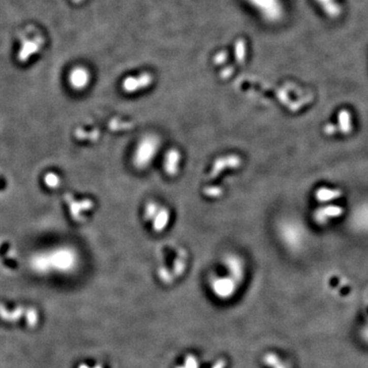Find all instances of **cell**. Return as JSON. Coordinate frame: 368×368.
Segmentation results:
<instances>
[{"mask_svg":"<svg viewBox=\"0 0 368 368\" xmlns=\"http://www.w3.org/2000/svg\"><path fill=\"white\" fill-rule=\"evenodd\" d=\"M161 140L156 134H145L136 143L132 152V165L137 170L147 169L157 158Z\"/></svg>","mask_w":368,"mask_h":368,"instance_id":"cell-1","label":"cell"},{"mask_svg":"<svg viewBox=\"0 0 368 368\" xmlns=\"http://www.w3.org/2000/svg\"><path fill=\"white\" fill-rule=\"evenodd\" d=\"M249 3L268 22L275 23L283 18L284 8L281 0H249Z\"/></svg>","mask_w":368,"mask_h":368,"instance_id":"cell-2","label":"cell"},{"mask_svg":"<svg viewBox=\"0 0 368 368\" xmlns=\"http://www.w3.org/2000/svg\"><path fill=\"white\" fill-rule=\"evenodd\" d=\"M304 228L297 222L287 221L282 223L280 228V233L283 240L288 243L290 247L299 246L304 237Z\"/></svg>","mask_w":368,"mask_h":368,"instance_id":"cell-3","label":"cell"},{"mask_svg":"<svg viewBox=\"0 0 368 368\" xmlns=\"http://www.w3.org/2000/svg\"><path fill=\"white\" fill-rule=\"evenodd\" d=\"M237 285L238 284L228 275L225 276V278H215L212 281L211 287L214 294L218 298L226 300L233 296L236 291Z\"/></svg>","mask_w":368,"mask_h":368,"instance_id":"cell-4","label":"cell"},{"mask_svg":"<svg viewBox=\"0 0 368 368\" xmlns=\"http://www.w3.org/2000/svg\"><path fill=\"white\" fill-rule=\"evenodd\" d=\"M152 84V76L149 73H142L136 77H127L122 83V88L126 94H135Z\"/></svg>","mask_w":368,"mask_h":368,"instance_id":"cell-5","label":"cell"},{"mask_svg":"<svg viewBox=\"0 0 368 368\" xmlns=\"http://www.w3.org/2000/svg\"><path fill=\"white\" fill-rule=\"evenodd\" d=\"M224 265L228 270L230 278L239 284L244 275V264L242 260L236 255L229 254L224 258Z\"/></svg>","mask_w":368,"mask_h":368,"instance_id":"cell-6","label":"cell"},{"mask_svg":"<svg viewBox=\"0 0 368 368\" xmlns=\"http://www.w3.org/2000/svg\"><path fill=\"white\" fill-rule=\"evenodd\" d=\"M344 213V210L340 206L328 205L317 209L313 215L315 222L319 225H325L330 220L339 218Z\"/></svg>","mask_w":368,"mask_h":368,"instance_id":"cell-7","label":"cell"},{"mask_svg":"<svg viewBox=\"0 0 368 368\" xmlns=\"http://www.w3.org/2000/svg\"><path fill=\"white\" fill-rule=\"evenodd\" d=\"M181 154L176 148H171L165 154L163 161V169L168 176H175L178 174L181 165Z\"/></svg>","mask_w":368,"mask_h":368,"instance_id":"cell-8","label":"cell"},{"mask_svg":"<svg viewBox=\"0 0 368 368\" xmlns=\"http://www.w3.org/2000/svg\"><path fill=\"white\" fill-rule=\"evenodd\" d=\"M171 220V212L168 208L160 206L150 223L152 226V230L157 233H161L166 230Z\"/></svg>","mask_w":368,"mask_h":368,"instance_id":"cell-9","label":"cell"},{"mask_svg":"<svg viewBox=\"0 0 368 368\" xmlns=\"http://www.w3.org/2000/svg\"><path fill=\"white\" fill-rule=\"evenodd\" d=\"M336 129L338 132L342 134H349L353 130V123H352V115L347 110L340 111L338 115V125Z\"/></svg>","mask_w":368,"mask_h":368,"instance_id":"cell-10","label":"cell"},{"mask_svg":"<svg viewBox=\"0 0 368 368\" xmlns=\"http://www.w3.org/2000/svg\"><path fill=\"white\" fill-rule=\"evenodd\" d=\"M342 197V192L340 190H333L328 188H320L315 192V199L319 203H328L333 200H338Z\"/></svg>","mask_w":368,"mask_h":368,"instance_id":"cell-11","label":"cell"},{"mask_svg":"<svg viewBox=\"0 0 368 368\" xmlns=\"http://www.w3.org/2000/svg\"><path fill=\"white\" fill-rule=\"evenodd\" d=\"M71 84L78 89H83L89 83V74L85 69H77L71 75Z\"/></svg>","mask_w":368,"mask_h":368,"instance_id":"cell-12","label":"cell"},{"mask_svg":"<svg viewBox=\"0 0 368 368\" xmlns=\"http://www.w3.org/2000/svg\"><path fill=\"white\" fill-rule=\"evenodd\" d=\"M316 3L321 7L322 11L330 18H336L341 14V8L336 0H316Z\"/></svg>","mask_w":368,"mask_h":368,"instance_id":"cell-13","label":"cell"},{"mask_svg":"<svg viewBox=\"0 0 368 368\" xmlns=\"http://www.w3.org/2000/svg\"><path fill=\"white\" fill-rule=\"evenodd\" d=\"M355 223L359 227L368 228V207L364 206L359 208L355 214Z\"/></svg>","mask_w":368,"mask_h":368,"instance_id":"cell-14","label":"cell"},{"mask_svg":"<svg viewBox=\"0 0 368 368\" xmlns=\"http://www.w3.org/2000/svg\"><path fill=\"white\" fill-rule=\"evenodd\" d=\"M234 54L237 63H243L247 55V45L242 39H239L235 42L234 45Z\"/></svg>","mask_w":368,"mask_h":368,"instance_id":"cell-15","label":"cell"},{"mask_svg":"<svg viewBox=\"0 0 368 368\" xmlns=\"http://www.w3.org/2000/svg\"><path fill=\"white\" fill-rule=\"evenodd\" d=\"M159 208H160V205L158 203H156V202L146 203V205L144 206V209H143V217H144V219L146 221L150 222Z\"/></svg>","mask_w":368,"mask_h":368,"instance_id":"cell-16","label":"cell"},{"mask_svg":"<svg viewBox=\"0 0 368 368\" xmlns=\"http://www.w3.org/2000/svg\"><path fill=\"white\" fill-rule=\"evenodd\" d=\"M45 182L47 183V186L49 188H54L59 184V178L57 175H55L53 173H49L45 177Z\"/></svg>","mask_w":368,"mask_h":368,"instance_id":"cell-17","label":"cell"},{"mask_svg":"<svg viewBox=\"0 0 368 368\" xmlns=\"http://www.w3.org/2000/svg\"><path fill=\"white\" fill-rule=\"evenodd\" d=\"M184 366L187 368H199L198 359L194 355L187 356L186 361H184Z\"/></svg>","mask_w":368,"mask_h":368,"instance_id":"cell-18","label":"cell"},{"mask_svg":"<svg viewBox=\"0 0 368 368\" xmlns=\"http://www.w3.org/2000/svg\"><path fill=\"white\" fill-rule=\"evenodd\" d=\"M323 131H324V133L326 135H329V136L334 135L335 133H338V129H336V126L334 124H326L324 126Z\"/></svg>","mask_w":368,"mask_h":368,"instance_id":"cell-19","label":"cell"},{"mask_svg":"<svg viewBox=\"0 0 368 368\" xmlns=\"http://www.w3.org/2000/svg\"><path fill=\"white\" fill-rule=\"evenodd\" d=\"M227 59V53L225 51H220L215 55L214 62L216 64H223Z\"/></svg>","mask_w":368,"mask_h":368,"instance_id":"cell-20","label":"cell"},{"mask_svg":"<svg viewBox=\"0 0 368 368\" xmlns=\"http://www.w3.org/2000/svg\"><path fill=\"white\" fill-rule=\"evenodd\" d=\"M225 365H226V362L224 360L220 359L215 363V365L212 368H225Z\"/></svg>","mask_w":368,"mask_h":368,"instance_id":"cell-21","label":"cell"},{"mask_svg":"<svg viewBox=\"0 0 368 368\" xmlns=\"http://www.w3.org/2000/svg\"><path fill=\"white\" fill-rule=\"evenodd\" d=\"M272 367H273V368H286V367L281 363V361H279L278 363L274 364Z\"/></svg>","mask_w":368,"mask_h":368,"instance_id":"cell-22","label":"cell"},{"mask_svg":"<svg viewBox=\"0 0 368 368\" xmlns=\"http://www.w3.org/2000/svg\"><path fill=\"white\" fill-rule=\"evenodd\" d=\"M79 368H89V366H87V365H85V364H82V365L79 366Z\"/></svg>","mask_w":368,"mask_h":368,"instance_id":"cell-23","label":"cell"},{"mask_svg":"<svg viewBox=\"0 0 368 368\" xmlns=\"http://www.w3.org/2000/svg\"><path fill=\"white\" fill-rule=\"evenodd\" d=\"M176 368H187V367H186V366H184V365H183V366H177V367H176Z\"/></svg>","mask_w":368,"mask_h":368,"instance_id":"cell-24","label":"cell"},{"mask_svg":"<svg viewBox=\"0 0 368 368\" xmlns=\"http://www.w3.org/2000/svg\"><path fill=\"white\" fill-rule=\"evenodd\" d=\"M94 368H103L101 365H97V366H95Z\"/></svg>","mask_w":368,"mask_h":368,"instance_id":"cell-25","label":"cell"}]
</instances>
